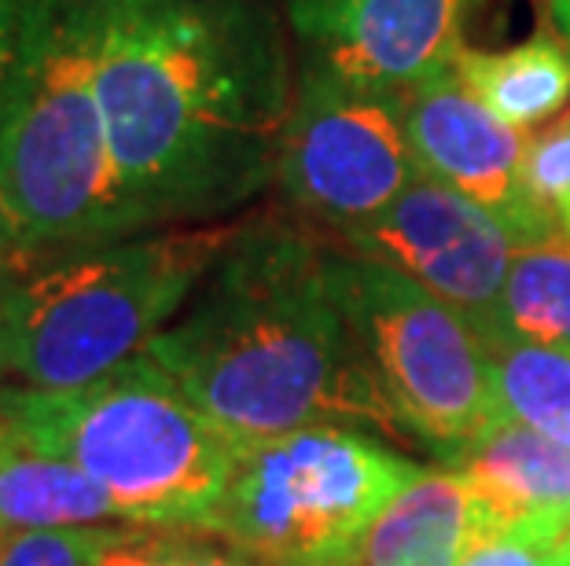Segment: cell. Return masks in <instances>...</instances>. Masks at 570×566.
Masks as SVG:
<instances>
[{
	"mask_svg": "<svg viewBox=\"0 0 570 566\" xmlns=\"http://www.w3.org/2000/svg\"><path fill=\"white\" fill-rule=\"evenodd\" d=\"M453 75L515 129H541L570 107V52L549 22L508 48H460Z\"/></svg>",
	"mask_w": 570,
	"mask_h": 566,
	"instance_id": "14",
	"label": "cell"
},
{
	"mask_svg": "<svg viewBox=\"0 0 570 566\" xmlns=\"http://www.w3.org/2000/svg\"><path fill=\"white\" fill-rule=\"evenodd\" d=\"M405 132L420 170L490 210L515 247L556 239L549 218L527 191L530 132L493 115L453 70L405 92Z\"/></svg>",
	"mask_w": 570,
	"mask_h": 566,
	"instance_id": "11",
	"label": "cell"
},
{
	"mask_svg": "<svg viewBox=\"0 0 570 566\" xmlns=\"http://www.w3.org/2000/svg\"><path fill=\"white\" fill-rule=\"evenodd\" d=\"M0 419L19 445L89 475L132 526L199 529L239 460V441L148 354L67 390L4 383Z\"/></svg>",
	"mask_w": 570,
	"mask_h": 566,
	"instance_id": "3",
	"label": "cell"
},
{
	"mask_svg": "<svg viewBox=\"0 0 570 566\" xmlns=\"http://www.w3.org/2000/svg\"><path fill=\"white\" fill-rule=\"evenodd\" d=\"M523 342L570 354V239L515 247L497 302L490 349Z\"/></svg>",
	"mask_w": 570,
	"mask_h": 566,
	"instance_id": "16",
	"label": "cell"
},
{
	"mask_svg": "<svg viewBox=\"0 0 570 566\" xmlns=\"http://www.w3.org/2000/svg\"><path fill=\"white\" fill-rule=\"evenodd\" d=\"M118 173L148 228L233 221L276 185L295 41L276 0H81Z\"/></svg>",
	"mask_w": 570,
	"mask_h": 566,
	"instance_id": "1",
	"label": "cell"
},
{
	"mask_svg": "<svg viewBox=\"0 0 570 566\" xmlns=\"http://www.w3.org/2000/svg\"><path fill=\"white\" fill-rule=\"evenodd\" d=\"M460 566H570V519H538L493 529Z\"/></svg>",
	"mask_w": 570,
	"mask_h": 566,
	"instance_id": "21",
	"label": "cell"
},
{
	"mask_svg": "<svg viewBox=\"0 0 570 566\" xmlns=\"http://www.w3.org/2000/svg\"><path fill=\"white\" fill-rule=\"evenodd\" d=\"M479 0H284L295 63L409 92L453 70Z\"/></svg>",
	"mask_w": 570,
	"mask_h": 566,
	"instance_id": "10",
	"label": "cell"
},
{
	"mask_svg": "<svg viewBox=\"0 0 570 566\" xmlns=\"http://www.w3.org/2000/svg\"><path fill=\"white\" fill-rule=\"evenodd\" d=\"M111 523H122L115 500L75 464L19 441L0 456V534Z\"/></svg>",
	"mask_w": 570,
	"mask_h": 566,
	"instance_id": "15",
	"label": "cell"
},
{
	"mask_svg": "<svg viewBox=\"0 0 570 566\" xmlns=\"http://www.w3.org/2000/svg\"><path fill=\"white\" fill-rule=\"evenodd\" d=\"M327 244L291 210L239 218L191 302L144 349L239 445L321 424L402 438L335 302Z\"/></svg>",
	"mask_w": 570,
	"mask_h": 566,
	"instance_id": "2",
	"label": "cell"
},
{
	"mask_svg": "<svg viewBox=\"0 0 570 566\" xmlns=\"http://www.w3.org/2000/svg\"><path fill=\"white\" fill-rule=\"evenodd\" d=\"M423 464L357 427H302L239 445L199 534L262 566H350L368 526Z\"/></svg>",
	"mask_w": 570,
	"mask_h": 566,
	"instance_id": "6",
	"label": "cell"
},
{
	"mask_svg": "<svg viewBox=\"0 0 570 566\" xmlns=\"http://www.w3.org/2000/svg\"><path fill=\"white\" fill-rule=\"evenodd\" d=\"M177 566H262L247 556H239L236 548L222 545V540L199 534V529H185V545H180Z\"/></svg>",
	"mask_w": 570,
	"mask_h": 566,
	"instance_id": "24",
	"label": "cell"
},
{
	"mask_svg": "<svg viewBox=\"0 0 570 566\" xmlns=\"http://www.w3.org/2000/svg\"><path fill=\"white\" fill-rule=\"evenodd\" d=\"M38 255H33L27 232L19 225V214L11 207V199L0 188V284H16L30 269H38Z\"/></svg>",
	"mask_w": 570,
	"mask_h": 566,
	"instance_id": "23",
	"label": "cell"
},
{
	"mask_svg": "<svg viewBox=\"0 0 570 566\" xmlns=\"http://www.w3.org/2000/svg\"><path fill=\"white\" fill-rule=\"evenodd\" d=\"M544 11H549V22L567 41V52H570V0H544Z\"/></svg>",
	"mask_w": 570,
	"mask_h": 566,
	"instance_id": "26",
	"label": "cell"
},
{
	"mask_svg": "<svg viewBox=\"0 0 570 566\" xmlns=\"http://www.w3.org/2000/svg\"><path fill=\"white\" fill-rule=\"evenodd\" d=\"M59 0H0V122L27 81Z\"/></svg>",
	"mask_w": 570,
	"mask_h": 566,
	"instance_id": "19",
	"label": "cell"
},
{
	"mask_svg": "<svg viewBox=\"0 0 570 566\" xmlns=\"http://www.w3.org/2000/svg\"><path fill=\"white\" fill-rule=\"evenodd\" d=\"M11 445H16V438H11V430H8V424L0 419V456H4Z\"/></svg>",
	"mask_w": 570,
	"mask_h": 566,
	"instance_id": "27",
	"label": "cell"
},
{
	"mask_svg": "<svg viewBox=\"0 0 570 566\" xmlns=\"http://www.w3.org/2000/svg\"><path fill=\"white\" fill-rule=\"evenodd\" d=\"M185 529H163V526H122L115 540L107 545L92 566H177Z\"/></svg>",
	"mask_w": 570,
	"mask_h": 566,
	"instance_id": "22",
	"label": "cell"
},
{
	"mask_svg": "<svg viewBox=\"0 0 570 566\" xmlns=\"http://www.w3.org/2000/svg\"><path fill=\"white\" fill-rule=\"evenodd\" d=\"M122 526H59L0 534V566H92Z\"/></svg>",
	"mask_w": 570,
	"mask_h": 566,
	"instance_id": "20",
	"label": "cell"
},
{
	"mask_svg": "<svg viewBox=\"0 0 570 566\" xmlns=\"http://www.w3.org/2000/svg\"><path fill=\"white\" fill-rule=\"evenodd\" d=\"M456 471L475 493L487 534L515 523L570 519V445L501 419Z\"/></svg>",
	"mask_w": 570,
	"mask_h": 566,
	"instance_id": "13",
	"label": "cell"
},
{
	"mask_svg": "<svg viewBox=\"0 0 570 566\" xmlns=\"http://www.w3.org/2000/svg\"><path fill=\"white\" fill-rule=\"evenodd\" d=\"M423 170L405 132V92L298 67L276 188L327 239L375 221Z\"/></svg>",
	"mask_w": 570,
	"mask_h": 566,
	"instance_id": "8",
	"label": "cell"
},
{
	"mask_svg": "<svg viewBox=\"0 0 570 566\" xmlns=\"http://www.w3.org/2000/svg\"><path fill=\"white\" fill-rule=\"evenodd\" d=\"M16 379V317H11V284H0V387Z\"/></svg>",
	"mask_w": 570,
	"mask_h": 566,
	"instance_id": "25",
	"label": "cell"
},
{
	"mask_svg": "<svg viewBox=\"0 0 570 566\" xmlns=\"http://www.w3.org/2000/svg\"><path fill=\"white\" fill-rule=\"evenodd\" d=\"M335 244L405 272L490 342L515 239L479 202L420 173L394 207Z\"/></svg>",
	"mask_w": 570,
	"mask_h": 566,
	"instance_id": "9",
	"label": "cell"
},
{
	"mask_svg": "<svg viewBox=\"0 0 570 566\" xmlns=\"http://www.w3.org/2000/svg\"><path fill=\"white\" fill-rule=\"evenodd\" d=\"M327 280L402 441L456 467L501 424L490 342L428 287L335 239Z\"/></svg>",
	"mask_w": 570,
	"mask_h": 566,
	"instance_id": "7",
	"label": "cell"
},
{
	"mask_svg": "<svg viewBox=\"0 0 570 566\" xmlns=\"http://www.w3.org/2000/svg\"><path fill=\"white\" fill-rule=\"evenodd\" d=\"M501 419L570 445V354L549 346H493Z\"/></svg>",
	"mask_w": 570,
	"mask_h": 566,
	"instance_id": "17",
	"label": "cell"
},
{
	"mask_svg": "<svg viewBox=\"0 0 570 566\" xmlns=\"http://www.w3.org/2000/svg\"><path fill=\"white\" fill-rule=\"evenodd\" d=\"M487 537V519L456 467H423L368 526L350 566H460Z\"/></svg>",
	"mask_w": 570,
	"mask_h": 566,
	"instance_id": "12",
	"label": "cell"
},
{
	"mask_svg": "<svg viewBox=\"0 0 570 566\" xmlns=\"http://www.w3.org/2000/svg\"><path fill=\"white\" fill-rule=\"evenodd\" d=\"M0 188L41 265L151 232L107 137L81 0L56 4L41 52L0 122Z\"/></svg>",
	"mask_w": 570,
	"mask_h": 566,
	"instance_id": "5",
	"label": "cell"
},
{
	"mask_svg": "<svg viewBox=\"0 0 570 566\" xmlns=\"http://www.w3.org/2000/svg\"><path fill=\"white\" fill-rule=\"evenodd\" d=\"M527 191L552 232L570 239V111L527 137Z\"/></svg>",
	"mask_w": 570,
	"mask_h": 566,
	"instance_id": "18",
	"label": "cell"
},
{
	"mask_svg": "<svg viewBox=\"0 0 570 566\" xmlns=\"http://www.w3.org/2000/svg\"><path fill=\"white\" fill-rule=\"evenodd\" d=\"M239 218L151 228L52 258L11 284L16 383L67 390L148 349L233 244Z\"/></svg>",
	"mask_w": 570,
	"mask_h": 566,
	"instance_id": "4",
	"label": "cell"
}]
</instances>
